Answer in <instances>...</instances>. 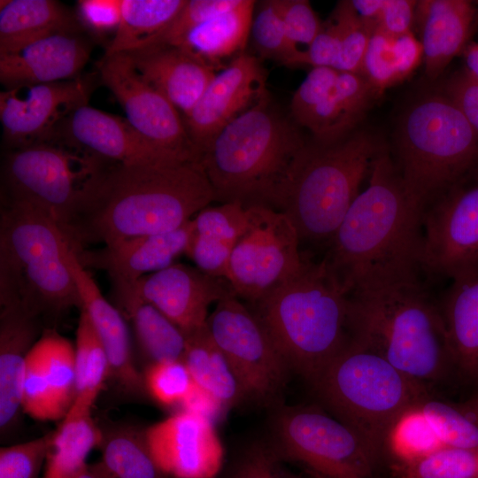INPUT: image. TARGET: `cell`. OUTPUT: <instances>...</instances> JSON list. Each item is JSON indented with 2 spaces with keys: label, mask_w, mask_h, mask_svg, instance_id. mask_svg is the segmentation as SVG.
Segmentation results:
<instances>
[{
  "label": "cell",
  "mask_w": 478,
  "mask_h": 478,
  "mask_svg": "<svg viewBox=\"0 0 478 478\" xmlns=\"http://www.w3.org/2000/svg\"><path fill=\"white\" fill-rule=\"evenodd\" d=\"M468 409L474 414V416L478 420V392L475 397L470 401L467 405Z\"/></svg>",
  "instance_id": "59"
},
{
  "label": "cell",
  "mask_w": 478,
  "mask_h": 478,
  "mask_svg": "<svg viewBox=\"0 0 478 478\" xmlns=\"http://www.w3.org/2000/svg\"><path fill=\"white\" fill-rule=\"evenodd\" d=\"M76 478H115L99 461L88 464Z\"/></svg>",
  "instance_id": "58"
},
{
  "label": "cell",
  "mask_w": 478,
  "mask_h": 478,
  "mask_svg": "<svg viewBox=\"0 0 478 478\" xmlns=\"http://www.w3.org/2000/svg\"><path fill=\"white\" fill-rule=\"evenodd\" d=\"M439 305L453 366L478 381V274L452 281Z\"/></svg>",
  "instance_id": "29"
},
{
  "label": "cell",
  "mask_w": 478,
  "mask_h": 478,
  "mask_svg": "<svg viewBox=\"0 0 478 478\" xmlns=\"http://www.w3.org/2000/svg\"><path fill=\"white\" fill-rule=\"evenodd\" d=\"M227 478H305L288 467L271 444L253 443L240 456ZM310 478V477H309Z\"/></svg>",
  "instance_id": "47"
},
{
  "label": "cell",
  "mask_w": 478,
  "mask_h": 478,
  "mask_svg": "<svg viewBox=\"0 0 478 478\" xmlns=\"http://www.w3.org/2000/svg\"><path fill=\"white\" fill-rule=\"evenodd\" d=\"M339 39L335 70L361 74L364 57L374 26L364 21L351 1H340L332 16Z\"/></svg>",
  "instance_id": "41"
},
{
  "label": "cell",
  "mask_w": 478,
  "mask_h": 478,
  "mask_svg": "<svg viewBox=\"0 0 478 478\" xmlns=\"http://www.w3.org/2000/svg\"><path fill=\"white\" fill-rule=\"evenodd\" d=\"M206 326L246 399L280 406L291 371L251 310L230 295L216 304Z\"/></svg>",
  "instance_id": "13"
},
{
  "label": "cell",
  "mask_w": 478,
  "mask_h": 478,
  "mask_svg": "<svg viewBox=\"0 0 478 478\" xmlns=\"http://www.w3.org/2000/svg\"><path fill=\"white\" fill-rule=\"evenodd\" d=\"M271 446L310 478H374L381 457L351 428L309 405L278 406Z\"/></svg>",
  "instance_id": "11"
},
{
  "label": "cell",
  "mask_w": 478,
  "mask_h": 478,
  "mask_svg": "<svg viewBox=\"0 0 478 478\" xmlns=\"http://www.w3.org/2000/svg\"><path fill=\"white\" fill-rule=\"evenodd\" d=\"M103 431L91 415H66L51 432L42 478H76L86 467L89 452L98 447Z\"/></svg>",
  "instance_id": "34"
},
{
  "label": "cell",
  "mask_w": 478,
  "mask_h": 478,
  "mask_svg": "<svg viewBox=\"0 0 478 478\" xmlns=\"http://www.w3.org/2000/svg\"><path fill=\"white\" fill-rule=\"evenodd\" d=\"M444 95L478 134V79L466 68L458 71L446 82Z\"/></svg>",
  "instance_id": "53"
},
{
  "label": "cell",
  "mask_w": 478,
  "mask_h": 478,
  "mask_svg": "<svg viewBox=\"0 0 478 478\" xmlns=\"http://www.w3.org/2000/svg\"><path fill=\"white\" fill-rule=\"evenodd\" d=\"M418 408L444 447L478 445V420L466 408L424 397Z\"/></svg>",
  "instance_id": "39"
},
{
  "label": "cell",
  "mask_w": 478,
  "mask_h": 478,
  "mask_svg": "<svg viewBox=\"0 0 478 478\" xmlns=\"http://www.w3.org/2000/svg\"><path fill=\"white\" fill-rule=\"evenodd\" d=\"M112 164L61 134L11 149L2 166L1 200L38 209L66 234Z\"/></svg>",
  "instance_id": "10"
},
{
  "label": "cell",
  "mask_w": 478,
  "mask_h": 478,
  "mask_svg": "<svg viewBox=\"0 0 478 478\" xmlns=\"http://www.w3.org/2000/svg\"><path fill=\"white\" fill-rule=\"evenodd\" d=\"M119 310L132 323L139 348L150 364L183 359L185 335L155 306L134 301Z\"/></svg>",
  "instance_id": "36"
},
{
  "label": "cell",
  "mask_w": 478,
  "mask_h": 478,
  "mask_svg": "<svg viewBox=\"0 0 478 478\" xmlns=\"http://www.w3.org/2000/svg\"><path fill=\"white\" fill-rule=\"evenodd\" d=\"M101 462L115 478H166L158 467L145 431L117 428L103 432Z\"/></svg>",
  "instance_id": "37"
},
{
  "label": "cell",
  "mask_w": 478,
  "mask_h": 478,
  "mask_svg": "<svg viewBox=\"0 0 478 478\" xmlns=\"http://www.w3.org/2000/svg\"><path fill=\"white\" fill-rule=\"evenodd\" d=\"M393 160L407 191L424 208L478 171V134L448 96L429 95L401 118Z\"/></svg>",
  "instance_id": "9"
},
{
  "label": "cell",
  "mask_w": 478,
  "mask_h": 478,
  "mask_svg": "<svg viewBox=\"0 0 478 478\" xmlns=\"http://www.w3.org/2000/svg\"><path fill=\"white\" fill-rule=\"evenodd\" d=\"M339 71L331 67L312 68L294 93L290 111L299 125L312 110L332 90Z\"/></svg>",
  "instance_id": "51"
},
{
  "label": "cell",
  "mask_w": 478,
  "mask_h": 478,
  "mask_svg": "<svg viewBox=\"0 0 478 478\" xmlns=\"http://www.w3.org/2000/svg\"><path fill=\"white\" fill-rule=\"evenodd\" d=\"M266 94V72L260 61L255 56L239 54L215 74L183 119L192 142L203 153L223 127Z\"/></svg>",
  "instance_id": "20"
},
{
  "label": "cell",
  "mask_w": 478,
  "mask_h": 478,
  "mask_svg": "<svg viewBox=\"0 0 478 478\" xmlns=\"http://www.w3.org/2000/svg\"><path fill=\"white\" fill-rule=\"evenodd\" d=\"M235 295L226 279L212 277L197 266L175 263L146 274L136 282L120 309L134 301L155 306L188 336L206 325L212 303Z\"/></svg>",
  "instance_id": "17"
},
{
  "label": "cell",
  "mask_w": 478,
  "mask_h": 478,
  "mask_svg": "<svg viewBox=\"0 0 478 478\" xmlns=\"http://www.w3.org/2000/svg\"><path fill=\"white\" fill-rule=\"evenodd\" d=\"M290 371L310 382L352 341L351 301L320 261L248 306Z\"/></svg>",
  "instance_id": "3"
},
{
  "label": "cell",
  "mask_w": 478,
  "mask_h": 478,
  "mask_svg": "<svg viewBox=\"0 0 478 478\" xmlns=\"http://www.w3.org/2000/svg\"><path fill=\"white\" fill-rule=\"evenodd\" d=\"M422 213L382 146L367 188L346 212L321 266L348 296L426 282Z\"/></svg>",
  "instance_id": "1"
},
{
  "label": "cell",
  "mask_w": 478,
  "mask_h": 478,
  "mask_svg": "<svg viewBox=\"0 0 478 478\" xmlns=\"http://www.w3.org/2000/svg\"><path fill=\"white\" fill-rule=\"evenodd\" d=\"M98 71L126 119L142 135L180 162L200 161L202 152L192 142L180 112L139 73L127 53L104 55Z\"/></svg>",
  "instance_id": "15"
},
{
  "label": "cell",
  "mask_w": 478,
  "mask_h": 478,
  "mask_svg": "<svg viewBox=\"0 0 478 478\" xmlns=\"http://www.w3.org/2000/svg\"><path fill=\"white\" fill-rule=\"evenodd\" d=\"M250 225L235 243L226 280L233 293L255 304L295 277L305 258L290 220L281 212L251 205Z\"/></svg>",
  "instance_id": "12"
},
{
  "label": "cell",
  "mask_w": 478,
  "mask_h": 478,
  "mask_svg": "<svg viewBox=\"0 0 478 478\" xmlns=\"http://www.w3.org/2000/svg\"><path fill=\"white\" fill-rule=\"evenodd\" d=\"M122 0H80L75 14L84 32L94 39L114 36L121 19Z\"/></svg>",
  "instance_id": "50"
},
{
  "label": "cell",
  "mask_w": 478,
  "mask_h": 478,
  "mask_svg": "<svg viewBox=\"0 0 478 478\" xmlns=\"http://www.w3.org/2000/svg\"><path fill=\"white\" fill-rule=\"evenodd\" d=\"M339 56V39L333 19L323 24L314 40L305 49L298 50L284 66H311L331 67L336 66Z\"/></svg>",
  "instance_id": "52"
},
{
  "label": "cell",
  "mask_w": 478,
  "mask_h": 478,
  "mask_svg": "<svg viewBox=\"0 0 478 478\" xmlns=\"http://www.w3.org/2000/svg\"><path fill=\"white\" fill-rule=\"evenodd\" d=\"M467 69L478 79V42H468L462 52Z\"/></svg>",
  "instance_id": "57"
},
{
  "label": "cell",
  "mask_w": 478,
  "mask_h": 478,
  "mask_svg": "<svg viewBox=\"0 0 478 478\" xmlns=\"http://www.w3.org/2000/svg\"><path fill=\"white\" fill-rule=\"evenodd\" d=\"M74 349L76 395L66 415H91V409L110 376V365L99 335L83 308L80 310Z\"/></svg>",
  "instance_id": "35"
},
{
  "label": "cell",
  "mask_w": 478,
  "mask_h": 478,
  "mask_svg": "<svg viewBox=\"0 0 478 478\" xmlns=\"http://www.w3.org/2000/svg\"><path fill=\"white\" fill-rule=\"evenodd\" d=\"M66 263L77 287L81 308L88 313L106 351L110 376L125 392L141 394L145 390L143 374L139 373L134 362L125 317L102 295L69 243Z\"/></svg>",
  "instance_id": "23"
},
{
  "label": "cell",
  "mask_w": 478,
  "mask_h": 478,
  "mask_svg": "<svg viewBox=\"0 0 478 478\" xmlns=\"http://www.w3.org/2000/svg\"><path fill=\"white\" fill-rule=\"evenodd\" d=\"M135 69L186 118L214 78L215 68L182 48L156 43L127 53Z\"/></svg>",
  "instance_id": "24"
},
{
  "label": "cell",
  "mask_w": 478,
  "mask_h": 478,
  "mask_svg": "<svg viewBox=\"0 0 478 478\" xmlns=\"http://www.w3.org/2000/svg\"><path fill=\"white\" fill-rule=\"evenodd\" d=\"M22 410L38 420L64 419L67 410L60 404L49 387L41 365L30 351L22 384Z\"/></svg>",
  "instance_id": "44"
},
{
  "label": "cell",
  "mask_w": 478,
  "mask_h": 478,
  "mask_svg": "<svg viewBox=\"0 0 478 478\" xmlns=\"http://www.w3.org/2000/svg\"><path fill=\"white\" fill-rule=\"evenodd\" d=\"M423 50L412 32L393 35L376 27L363 60L361 75L380 96L406 79L420 64Z\"/></svg>",
  "instance_id": "31"
},
{
  "label": "cell",
  "mask_w": 478,
  "mask_h": 478,
  "mask_svg": "<svg viewBox=\"0 0 478 478\" xmlns=\"http://www.w3.org/2000/svg\"><path fill=\"white\" fill-rule=\"evenodd\" d=\"M90 40L83 31L54 34L13 52L0 54L4 89L77 78L89 59Z\"/></svg>",
  "instance_id": "22"
},
{
  "label": "cell",
  "mask_w": 478,
  "mask_h": 478,
  "mask_svg": "<svg viewBox=\"0 0 478 478\" xmlns=\"http://www.w3.org/2000/svg\"><path fill=\"white\" fill-rule=\"evenodd\" d=\"M351 2L364 21L377 27L383 0H351Z\"/></svg>",
  "instance_id": "56"
},
{
  "label": "cell",
  "mask_w": 478,
  "mask_h": 478,
  "mask_svg": "<svg viewBox=\"0 0 478 478\" xmlns=\"http://www.w3.org/2000/svg\"><path fill=\"white\" fill-rule=\"evenodd\" d=\"M75 31H83L75 12L58 1L0 2V54L16 51L54 34Z\"/></svg>",
  "instance_id": "28"
},
{
  "label": "cell",
  "mask_w": 478,
  "mask_h": 478,
  "mask_svg": "<svg viewBox=\"0 0 478 478\" xmlns=\"http://www.w3.org/2000/svg\"><path fill=\"white\" fill-rule=\"evenodd\" d=\"M145 437L150 453L166 477L215 478L224 462V448L213 421L182 410L150 426Z\"/></svg>",
  "instance_id": "19"
},
{
  "label": "cell",
  "mask_w": 478,
  "mask_h": 478,
  "mask_svg": "<svg viewBox=\"0 0 478 478\" xmlns=\"http://www.w3.org/2000/svg\"><path fill=\"white\" fill-rule=\"evenodd\" d=\"M255 1L242 0L189 31L176 45L216 69L221 59L246 45L253 19Z\"/></svg>",
  "instance_id": "30"
},
{
  "label": "cell",
  "mask_w": 478,
  "mask_h": 478,
  "mask_svg": "<svg viewBox=\"0 0 478 478\" xmlns=\"http://www.w3.org/2000/svg\"><path fill=\"white\" fill-rule=\"evenodd\" d=\"M31 351L37 358L49 387L68 412L76 395L74 345L56 330L48 328Z\"/></svg>",
  "instance_id": "38"
},
{
  "label": "cell",
  "mask_w": 478,
  "mask_h": 478,
  "mask_svg": "<svg viewBox=\"0 0 478 478\" xmlns=\"http://www.w3.org/2000/svg\"><path fill=\"white\" fill-rule=\"evenodd\" d=\"M242 0H186L179 14L154 43L177 45L192 28L237 6Z\"/></svg>",
  "instance_id": "49"
},
{
  "label": "cell",
  "mask_w": 478,
  "mask_h": 478,
  "mask_svg": "<svg viewBox=\"0 0 478 478\" xmlns=\"http://www.w3.org/2000/svg\"><path fill=\"white\" fill-rule=\"evenodd\" d=\"M417 405L397 420L386 442V446L402 464L413 462L444 448Z\"/></svg>",
  "instance_id": "40"
},
{
  "label": "cell",
  "mask_w": 478,
  "mask_h": 478,
  "mask_svg": "<svg viewBox=\"0 0 478 478\" xmlns=\"http://www.w3.org/2000/svg\"><path fill=\"white\" fill-rule=\"evenodd\" d=\"M251 217V206L239 202L204 207L193 218L194 232L186 256L204 273L226 279L232 251Z\"/></svg>",
  "instance_id": "27"
},
{
  "label": "cell",
  "mask_w": 478,
  "mask_h": 478,
  "mask_svg": "<svg viewBox=\"0 0 478 478\" xmlns=\"http://www.w3.org/2000/svg\"><path fill=\"white\" fill-rule=\"evenodd\" d=\"M0 427L4 432L22 409L27 359L43 333V320L20 305H0Z\"/></svg>",
  "instance_id": "26"
},
{
  "label": "cell",
  "mask_w": 478,
  "mask_h": 478,
  "mask_svg": "<svg viewBox=\"0 0 478 478\" xmlns=\"http://www.w3.org/2000/svg\"><path fill=\"white\" fill-rule=\"evenodd\" d=\"M477 8L468 0L417 1L414 20L420 31L425 73L439 77L468 43Z\"/></svg>",
  "instance_id": "25"
},
{
  "label": "cell",
  "mask_w": 478,
  "mask_h": 478,
  "mask_svg": "<svg viewBox=\"0 0 478 478\" xmlns=\"http://www.w3.org/2000/svg\"><path fill=\"white\" fill-rule=\"evenodd\" d=\"M94 89L89 77L4 89L0 93L4 139L11 149L47 141L68 117L89 104Z\"/></svg>",
  "instance_id": "16"
},
{
  "label": "cell",
  "mask_w": 478,
  "mask_h": 478,
  "mask_svg": "<svg viewBox=\"0 0 478 478\" xmlns=\"http://www.w3.org/2000/svg\"><path fill=\"white\" fill-rule=\"evenodd\" d=\"M67 248L60 227L42 212L1 200L0 305H20L43 321L81 310Z\"/></svg>",
  "instance_id": "7"
},
{
  "label": "cell",
  "mask_w": 478,
  "mask_h": 478,
  "mask_svg": "<svg viewBox=\"0 0 478 478\" xmlns=\"http://www.w3.org/2000/svg\"><path fill=\"white\" fill-rule=\"evenodd\" d=\"M59 134L86 150L122 165H172L174 159L142 135L126 119L90 105L77 108Z\"/></svg>",
  "instance_id": "21"
},
{
  "label": "cell",
  "mask_w": 478,
  "mask_h": 478,
  "mask_svg": "<svg viewBox=\"0 0 478 478\" xmlns=\"http://www.w3.org/2000/svg\"><path fill=\"white\" fill-rule=\"evenodd\" d=\"M182 361L194 382L211 393L226 410L246 400L238 379L206 325L186 336Z\"/></svg>",
  "instance_id": "32"
},
{
  "label": "cell",
  "mask_w": 478,
  "mask_h": 478,
  "mask_svg": "<svg viewBox=\"0 0 478 478\" xmlns=\"http://www.w3.org/2000/svg\"><path fill=\"white\" fill-rule=\"evenodd\" d=\"M186 0H122L120 26L104 55L128 53L154 44Z\"/></svg>",
  "instance_id": "33"
},
{
  "label": "cell",
  "mask_w": 478,
  "mask_h": 478,
  "mask_svg": "<svg viewBox=\"0 0 478 478\" xmlns=\"http://www.w3.org/2000/svg\"><path fill=\"white\" fill-rule=\"evenodd\" d=\"M281 19L290 44L308 46L318 35L323 24L307 0H273Z\"/></svg>",
  "instance_id": "48"
},
{
  "label": "cell",
  "mask_w": 478,
  "mask_h": 478,
  "mask_svg": "<svg viewBox=\"0 0 478 478\" xmlns=\"http://www.w3.org/2000/svg\"><path fill=\"white\" fill-rule=\"evenodd\" d=\"M382 148L366 132L304 146L271 205L290 220L300 244L327 249Z\"/></svg>",
  "instance_id": "5"
},
{
  "label": "cell",
  "mask_w": 478,
  "mask_h": 478,
  "mask_svg": "<svg viewBox=\"0 0 478 478\" xmlns=\"http://www.w3.org/2000/svg\"><path fill=\"white\" fill-rule=\"evenodd\" d=\"M306 144L267 93L210 142L201 165L215 201L271 208L291 164Z\"/></svg>",
  "instance_id": "4"
},
{
  "label": "cell",
  "mask_w": 478,
  "mask_h": 478,
  "mask_svg": "<svg viewBox=\"0 0 478 478\" xmlns=\"http://www.w3.org/2000/svg\"><path fill=\"white\" fill-rule=\"evenodd\" d=\"M194 232L193 218L170 232L119 241L103 248L74 251L85 267L107 273L116 306L133 293L143 276L165 269L187 255Z\"/></svg>",
  "instance_id": "18"
},
{
  "label": "cell",
  "mask_w": 478,
  "mask_h": 478,
  "mask_svg": "<svg viewBox=\"0 0 478 478\" xmlns=\"http://www.w3.org/2000/svg\"><path fill=\"white\" fill-rule=\"evenodd\" d=\"M144 388L158 404H181L194 381L182 360L150 364L143 374Z\"/></svg>",
  "instance_id": "45"
},
{
  "label": "cell",
  "mask_w": 478,
  "mask_h": 478,
  "mask_svg": "<svg viewBox=\"0 0 478 478\" xmlns=\"http://www.w3.org/2000/svg\"><path fill=\"white\" fill-rule=\"evenodd\" d=\"M51 433L43 436L3 446L0 449V478H42Z\"/></svg>",
  "instance_id": "46"
},
{
  "label": "cell",
  "mask_w": 478,
  "mask_h": 478,
  "mask_svg": "<svg viewBox=\"0 0 478 478\" xmlns=\"http://www.w3.org/2000/svg\"><path fill=\"white\" fill-rule=\"evenodd\" d=\"M309 383L331 413L379 454L397 420L427 397L425 385L355 340Z\"/></svg>",
  "instance_id": "8"
},
{
  "label": "cell",
  "mask_w": 478,
  "mask_h": 478,
  "mask_svg": "<svg viewBox=\"0 0 478 478\" xmlns=\"http://www.w3.org/2000/svg\"><path fill=\"white\" fill-rule=\"evenodd\" d=\"M402 466L405 478H478V445L444 447Z\"/></svg>",
  "instance_id": "42"
},
{
  "label": "cell",
  "mask_w": 478,
  "mask_h": 478,
  "mask_svg": "<svg viewBox=\"0 0 478 478\" xmlns=\"http://www.w3.org/2000/svg\"><path fill=\"white\" fill-rule=\"evenodd\" d=\"M417 1L383 0L377 27L393 35L412 32Z\"/></svg>",
  "instance_id": "54"
},
{
  "label": "cell",
  "mask_w": 478,
  "mask_h": 478,
  "mask_svg": "<svg viewBox=\"0 0 478 478\" xmlns=\"http://www.w3.org/2000/svg\"><path fill=\"white\" fill-rule=\"evenodd\" d=\"M353 340L425 385L453 366L440 305L427 282L349 296Z\"/></svg>",
  "instance_id": "6"
},
{
  "label": "cell",
  "mask_w": 478,
  "mask_h": 478,
  "mask_svg": "<svg viewBox=\"0 0 478 478\" xmlns=\"http://www.w3.org/2000/svg\"><path fill=\"white\" fill-rule=\"evenodd\" d=\"M215 201L200 161L172 165L113 163L65 234L74 251L170 232Z\"/></svg>",
  "instance_id": "2"
},
{
  "label": "cell",
  "mask_w": 478,
  "mask_h": 478,
  "mask_svg": "<svg viewBox=\"0 0 478 478\" xmlns=\"http://www.w3.org/2000/svg\"><path fill=\"white\" fill-rule=\"evenodd\" d=\"M251 34L258 54L285 63L298 50L288 40L273 0L264 1L252 19Z\"/></svg>",
  "instance_id": "43"
},
{
  "label": "cell",
  "mask_w": 478,
  "mask_h": 478,
  "mask_svg": "<svg viewBox=\"0 0 478 478\" xmlns=\"http://www.w3.org/2000/svg\"><path fill=\"white\" fill-rule=\"evenodd\" d=\"M181 405L183 410L207 418L212 421L220 417L226 410L218 399L195 382Z\"/></svg>",
  "instance_id": "55"
},
{
  "label": "cell",
  "mask_w": 478,
  "mask_h": 478,
  "mask_svg": "<svg viewBox=\"0 0 478 478\" xmlns=\"http://www.w3.org/2000/svg\"><path fill=\"white\" fill-rule=\"evenodd\" d=\"M424 267L429 280L478 274V171L423 208Z\"/></svg>",
  "instance_id": "14"
}]
</instances>
